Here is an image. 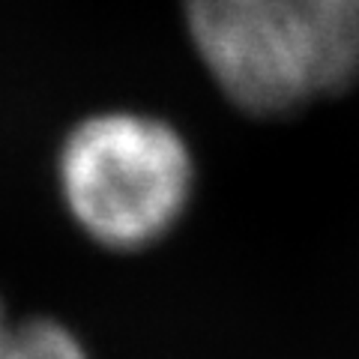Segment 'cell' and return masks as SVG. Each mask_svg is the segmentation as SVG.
Returning a JSON list of instances; mask_svg holds the SVG:
<instances>
[{"label": "cell", "instance_id": "6da1fadb", "mask_svg": "<svg viewBox=\"0 0 359 359\" xmlns=\"http://www.w3.org/2000/svg\"><path fill=\"white\" fill-rule=\"evenodd\" d=\"M186 30L237 108L278 117L359 78V0H183Z\"/></svg>", "mask_w": 359, "mask_h": 359}, {"label": "cell", "instance_id": "7a4b0ae2", "mask_svg": "<svg viewBox=\"0 0 359 359\" xmlns=\"http://www.w3.org/2000/svg\"><path fill=\"white\" fill-rule=\"evenodd\" d=\"M57 186L90 240L135 252L165 240L183 219L195 192V159L162 117L102 111L63 138Z\"/></svg>", "mask_w": 359, "mask_h": 359}, {"label": "cell", "instance_id": "3957f363", "mask_svg": "<svg viewBox=\"0 0 359 359\" xmlns=\"http://www.w3.org/2000/svg\"><path fill=\"white\" fill-rule=\"evenodd\" d=\"M0 359H90L84 341L60 320H13L0 344Z\"/></svg>", "mask_w": 359, "mask_h": 359}, {"label": "cell", "instance_id": "277c9868", "mask_svg": "<svg viewBox=\"0 0 359 359\" xmlns=\"http://www.w3.org/2000/svg\"><path fill=\"white\" fill-rule=\"evenodd\" d=\"M9 314H6V306H4V299H0V344H4V339H6V330H9Z\"/></svg>", "mask_w": 359, "mask_h": 359}]
</instances>
